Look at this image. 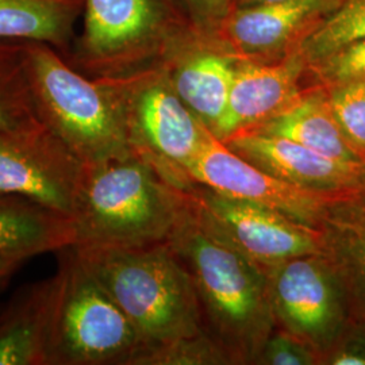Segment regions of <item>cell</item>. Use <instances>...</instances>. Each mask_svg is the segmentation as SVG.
Wrapping results in <instances>:
<instances>
[{
    "mask_svg": "<svg viewBox=\"0 0 365 365\" xmlns=\"http://www.w3.org/2000/svg\"><path fill=\"white\" fill-rule=\"evenodd\" d=\"M191 274L205 327L233 364H256L276 329L268 271L191 209L168 240Z\"/></svg>",
    "mask_w": 365,
    "mask_h": 365,
    "instance_id": "1",
    "label": "cell"
},
{
    "mask_svg": "<svg viewBox=\"0 0 365 365\" xmlns=\"http://www.w3.org/2000/svg\"><path fill=\"white\" fill-rule=\"evenodd\" d=\"M190 209L188 192L164 180L134 153L86 165L71 218L72 247L99 250L164 244Z\"/></svg>",
    "mask_w": 365,
    "mask_h": 365,
    "instance_id": "2",
    "label": "cell"
},
{
    "mask_svg": "<svg viewBox=\"0 0 365 365\" xmlns=\"http://www.w3.org/2000/svg\"><path fill=\"white\" fill-rule=\"evenodd\" d=\"M73 249L130 319L140 339L137 353L207 331L194 280L168 242Z\"/></svg>",
    "mask_w": 365,
    "mask_h": 365,
    "instance_id": "3",
    "label": "cell"
},
{
    "mask_svg": "<svg viewBox=\"0 0 365 365\" xmlns=\"http://www.w3.org/2000/svg\"><path fill=\"white\" fill-rule=\"evenodd\" d=\"M24 61L41 123L86 165L133 153L117 103L102 78L84 75L41 42H24Z\"/></svg>",
    "mask_w": 365,
    "mask_h": 365,
    "instance_id": "4",
    "label": "cell"
},
{
    "mask_svg": "<svg viewBox=\"0 0 365 365\" xmlns=\"http://www.w3.org/2000/svg\"><path fill=\"white\" fill-rule=\"evenodd\" d=\"M83 27L69 64L92 78L160 64L196 33L176 0H83Z\"/></svg>",
    "mask_w": 365,
    "mask_h": 365,
    "instance_id": "5",
    "label": "cell"
},
{
    "mask_svg": "<svg viewBox=\"0 0 365 365\" xmlns=\"http://www.w3.org/2000/svg\"><path fill=\"white\" fill-rule=\"evenodd\" d=\"M123 120L131 152L173 187L188 192V168L210 130L182 103L161 64L102 78Z\"/></svg>",
    "mask_w": 365,
    "mask_h": 365,
    "instance_id": "6",
    "label": "cell"
},
{
    "mask_svg": "<svg viewBox=\"0 0 365 365\" xmlns=\"http://www.w3.org/2000/svg\"><path fill=\"white\" fill-rule=\"evenodd\" d=\"M51 365H130L140 339L128 315L72 247L61 249Z\"/></svg>",
    "mask_w": 365,
    "mask_h": 365,
    "instance_id": "7",
    "label": "cell"
},
{
    "mask_svg": "<svg viewBox=\"0 0 365 365\" xmlns=\"http://www.w3.org/2000/svg\"><path fill=\"white\" fill-rule=\"evenodd\" d=\"M276 327L310 346L319 360L351 322L344 287L322 255L283 261L267 269Z\"/></svg>",
    "mask_w": 365,
    "mask_h": 365,
    "instance_id": "8",
    "label": "cell"
},
{
    "mask_svg": "<svg viewBox=\"0 0 365 365\" xmlns=\"http://www.w3.org/2000/svg\"><path fill=\"white\" fill-rule=\"evenodd\" d=\"M188 196L196 215L215 235L265 269L300 256L322 255L321 230L276 210L197 182Z\"/></svg>",
    "mask_w": 365,
    "mask_h": 365,
    "instance_id": "9",
    "label": "cell"
},
{
    "mask_svg": "<svg viewBox=\"0 0 365 365\" xmlns=\"http://www.w3.org/2000/svg\"><path fill=\"white\" fill-rule=\"evenodd\" d=\"M86 164L43 125L0 130V195L19 196L72 218Z\"/></svg>",
    "mask_w": 365,
    "mask_h": 365,
    "instance_id": "10",
    "label": "cell"
},
{
    "mask_svg": "<svg viewBox=\"0 0 365 365\" xmlns=\"http://www.w3.org/2000/svg\"><path fill=\"white\" fill-rule=\"evenodd\" d=\"M188 175L192 182L223 195L276 210L318 230L330 203L342 195L313 191L280 180L235 155L211 131L190 165Z\"/></svg>",
    "mask_w": 365,
    "mask_h": 365,
    "instance_id": "11",
    "label": "cell"
},
{
    "mask_svg": "<svg viewBox=\"0 0 365 365\" xmlns=\"http://www.w3.org/2000/svg\"><path fill=\"white\" fill-rule=\"evenodd\" d=\"M342 0H284L235 7L212 38L238 58L276 61L298 51L304 38Z\"/></svg>",
    "mask_w": 365,
    "mask_h": 365,
    "instance_id": "12",
    "label": "cell"
},
{
    "mask_svg": "<svg viewBox=\"0 0 365 365\" xmlns=\"http://www.w3.org/2000/svg\"><path fill=\"white\" fill-rule=\"evenodd\" d=\"M309 71L299 49L276 61L240 58L227 107L214 135L225 141L284 111L306 90L302 80Z\"/></svg>",
    "mask_w": 365,
    "mask_h": 365,
    "instance_id": "13",
    "label": "cell"
},
{
    "mask_svg": "<svg viewBox=\"0 0 365 365\" xmlns=\"http://www.w3.org/2000/svg\"><path fill=\"white\" fill-rule=\"evenodd\" d=\"M222 143L259 170L319 192L357 191L364 168V164L339 161L292 140L260 131H238Z\"/></svg>",
    "mask_w": 365,
    "mask_h": 365,
    "instance_id": "14",
    "label": "cell"
},
{
    "mask_svg": "<svg viewBox=\"0 0 365 365\" xmlns=\"http://www.w3.org/2000/svg\"><path fill=\"white\" fill-rule=\"evenodd\" d=\"M238 60L217 39L192 33L160 64L182 103L214 134L227 107Z\"/></svg>",
    "mask_w": 365,
    "mask_h": 365,
    "instance_id": "15",
    "label": "cell"
},
{
    "mask_svg": "<svg viewBox=\"0 0 365 365\" xmlns=\"http://www.w3.org/2000/svg\"><path fill=\"white\" fill-rule=\"evenodd\" d=\"M60 288L57 269L0 304V365H51Z\"/></svg>",
    "mask_w": 365,
    "mask_h": 365,
    "instance_id": "16",
    "label": "cell"
},
{
    "mask_svg": "<svg viewBox=\"0 0 365 365\" xmlns=\"http://www.w3.org/2000/svg\"><path fill=\"white\" fill-rule=\"evenodd\" d=\"M319 230L322 256L339 276L351 319H365V194L346 192L336 197Z\"/></svg>",
    "mask_w": 365,
    "mask_h": 365,
    "instance_id": "17",
    "label": "cell"
},
{
    "mask_svg": "<svg viewBox=\"0 0 365 365\" xmlns=\"http://www.w3.org/2000/svg\"><path fill=\"white\" fill-rule=\"evenodd\" d=\"M248 130L284 137L339 161L365 164L346 143L319 83L306 88L284 111Z\"/></svg>",
    "mask_w": 365,
    "mask_h": 365,
    "instance_id": "18",
    "label": "cell"
},
{
    "mask_svg": "<svg viewBox=\"0 0 365 365\" xmlns=\"http://www.w3.org/2000/svg\"><path fill=\"white\" fill-rule=\"evenodd\" d=\"M72 244L71 218L25 197L0 195V257L29 261Z\"/></svg>",
    "mask_w": 365,
    "mask_h": 365,
    "instance_id": "19",
    "label": "cell"
},
{
    "mask_svg": "<svg viewBox=\"0 0 365 365\" xmlns=\"http://www.w3.org/2000/svg\"><path fill=\"white\" fill-rule=\"evenodd\" d=\"M81 11L83 0H0V41L64 49Z\"/></svg>",
    "mask_w": 365,
    "mask_h": 365,
    "instance_id": "20",
    "label": "cell"
},
{
    "mask_svg": "<svg viewBox=\"0 0 365 365\" xmlns=\"http://www.w3.org/2000/svg\"><path fill=\"white\" fill-rule=\"evenodd\" d=\"M42 126L27 84L24 42L0 41V130Z\"/></svg>",
    "mask_w": 365,
    "mask_h": 365,
    "instance_id": "21",
    "label": "cell"
},
{
    "mask_svg": "<svg viewBox=\"0 0 365 365\" xmlns=\"http://www.w3.org/2000/svg\"><path fill=\"white\" fill-rule=\"evenodd\" d=\"M365 41V0H342L336 11L314 29L300 45L312 66L341 48Z\"/></svg>",
    "mask_w": 365,
    "mask_h": 365,
    "instance_id": "22",
    "label": "cell"
},
{
    "mask_svg": "<svg viewBox=\"0 0 365 365\" xmlns=\"http://www.w3.org/2000/svg\"><path fill=\"white\" fill-rule=\"evenodd\" d=\"M229 354L207 331L137 353L131 365H227Z\"/></svg>",
    "mask_w": 365,
    "mask_h": 365,
    "instance_id": "23",
    "label": "cell"
},
{
    "mask_svg": "<svg viewBox=\"0 0 365 365\" xmlns=\"http://www.w3.org/2000/svg\"><path fill=\"white\" fill-rule=\"evenodd\" d=\"M346 143L365 163V80L324 86Z\"/></svg>",
    "mask_w": 365,
    "mask_h": 365,
    "instance_id": "24",
    "label": "cell"
},
{
    "mask_svg": "<svg viewBox=\"0 0 365 365\" xmlns=\"http://www.w3.org/2000/svg\"><path fill=\"white\" fill-rule=\"evenodd\" d=\"M309 69L322 86L365 80V41L341 48L309 66Z\"/></svg>",
    "mask_w": 365,
    "mask_h": 365,
    "instance_id": "25",
    "label": "cell"
},
{
    "mask_svg": "<svg viewBox=\"0 0 365 365\" xmlns=\"http://www.w3.org/2000/svg\"><path fill=\"white\" fill-rule=\"evenodd\" d=\"M256 364L318 365V356L303 341L276 327L267 339Z\"/></svg>",
    "mask_w": 365,
    "mask_h": 365,
    "instance_id": "26",
    "label": "cell"
},
{
    "mask_svg": "<svg viewBox=\"0 0 365 365\" xmlns=\"http://www.w3.org/2000/svg\"><path fill=\"white\" fill-rule=\"evenodd\" d=\"M197 34L214 37L235 9V0H176Z\"/></svg>",
    "mask_w": 365,
    "mask_h": 365,
    "instance_id": "27",
    "label": "cell"
},
{
    "mask_svg": "<svg viewBox=\"0 0 365 365\" xmlns=\"http://www.w3.org/2000/svg\"><path fill=\"white\" fill-rule=\"evenodd\" d=\"M319 365H365V319H351Z\"/></svg>",
    "mask_w": 365,
    "mask_h": 365,
    "instance_id": "28",
    "label": "cell"
},
{
    "mask_svg": "<svg viewBox=\"0 0 365 365\" xmlns=\"http://www.w3.org/2000/svg\"><path fill=\"white\" fill-rule=\"evenodd\" d=\"M24 259L14 257H0V291L9 284L14 274L26 262Z\"/></svg>",
    "mask_w": 365,
    "mask_h": 365,
    "instance_id": "29",
    "label": "cell"
},
{
    "mask_svg": "<svg viewBox=\"0 0 365 365\" xmlns=\"http://www.w3.org/2000/svg\"><path fill=\"white\" fill-rule=\"evenodd\" d=\"M284 0H235V7H245V6H256V4H268Z\"/></svg>",
    "mask_w": 365,
    "mask_h": 365,
    "instance_id": "30",
    "label": "cell"
},
{
    "mask_svg": "<svg viewBox=\"0 0 365 365\" xmlns=\"http://www.w3.org/2000/svg\"><path fill=\"white\" fill-rule=\"evenodd\" d=\"M354 192H361V194H365V164L364 168H363V172H361V176H360V182H359L357 191H354Z\"/></svg>",
    "mask_w": 365,
    "mask_h": 365,
    "instance_id": "31",
    "label": "cell"
}]
</instances>
